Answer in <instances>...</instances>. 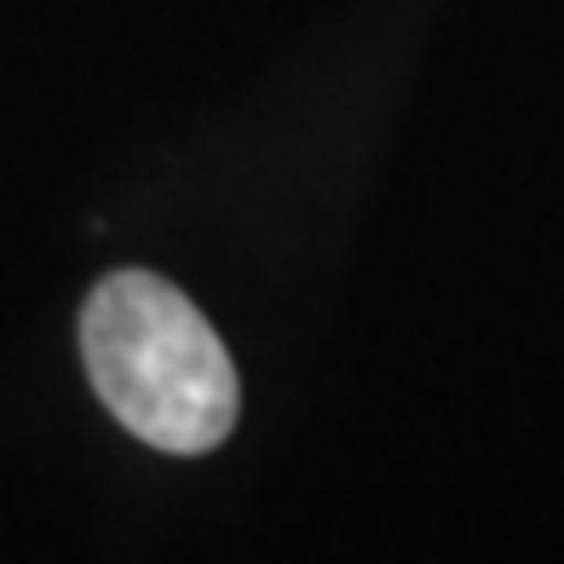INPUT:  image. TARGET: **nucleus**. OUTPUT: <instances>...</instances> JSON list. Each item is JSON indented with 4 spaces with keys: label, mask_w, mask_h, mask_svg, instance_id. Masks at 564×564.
<instances>
[{
    "label": "nucleus",
    "mask_w": 564,
    "mask_h": 564,
    "mask_svg": "<svg viewBox=\"0 0 564 564\" xmlns=\"http://www.w3.org/2000/svg\"><path fill=\"white\" fill-rule=\"evenodd\" d=\"M82 357L110 415L167 455L214 449L237 421V369L167 276L116 271L98 282L82 312Z\"/></svg>",
    "instance_id": "nucleus-1"
}]
</instances>
